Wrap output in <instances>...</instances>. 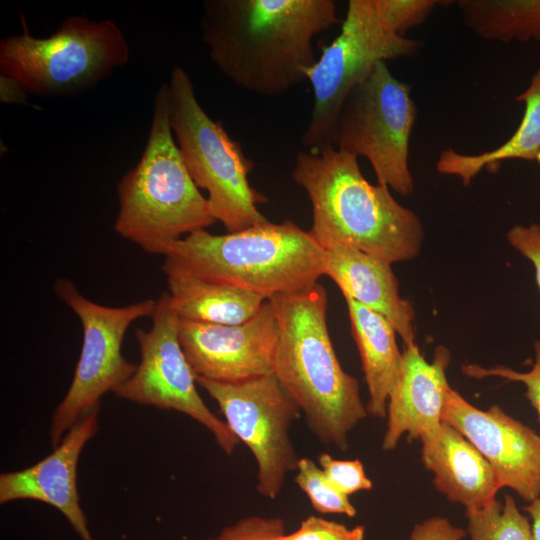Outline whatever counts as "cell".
<instances>
[{
	"mask_svg": "<svg viewBox=\"0 0 540 540\" xmlns=\"http://www.w3.org/2000/svg\"><path fill=\"white\" fill-rule=\"evenodd\" d=\"M163 265L269 299L312 286L324 275L325 249L286 220L215 235L194 231L175 242Z\"/></svg>",
	"mask_w": 540,
	"mask_h": 540,
	"instance_id": "277c9868",
	"label": "cell"
},
{
	"mask_svg": "<svg viewBox=\"0 0 540 540\" xmlns=\"http://www.w3.org/2000/svg\"><path fill=\"white\" fill-rule=\"evenodd\" d=\"M162 270L180 320L236 325L255 316L267 300L257 293L177 268L163 265Z\"/></svg>",
	"mask_w": 540,
	"mask_h": 540,
	"instance_id": "d6986e66",
	"label": "cell"
},
{
	"mask_svg": "<svg viewBox=\"0 0 540 540\" xmlns=\"http://www.w3.org/2000/svg\"><path fill=\"white\" fill-rule=\"evenodd\" d=\"M338 22L333 0H206L200 30L228 80L277 97L307 79L314 37Z\"/></svg>",
	"mask_w": 540,
	"mask_h": 540,
	"instance_id": "6da1fadb",
	"label": "cell"
},
{
	"mask_svg": "<svg viewBox=\"0 0 540 540\" xmlns=\"http://www.w3.org/2000/svg\"><path fill=\"white\" fill-rule=\"evenodd\" d=\"M357 159L333 146L297 153L291 175L311 203L310 233L325 250L353 247L390 264L415 258L422 221L388 187L369 183Z\"/></svg>",
	"mask_w": 540,
	"mask_h": 540,
	"instance_id": "7a4b0ae2",
	"label": "cell"
},
{
	"mask_svg": "<svg viewBox=\"0 0 540 540\" xmlns=\"http://www.w3.org/2000/svg\"><path fill=\"white\" fill-rule=\"evenodd\" d=\"M179 341L195 378L237 383L273 374L275 306L267 299L255 316L236 325L180 320Z\"/></svg>",
	"mask_w": 540,
	"mask_h": 540,
	"instance_id": "4fadbf2b",
	"label": "cell"
},
{
	"mask_svg": "<svg viewBox=\"0 0 540 540\" xmlns=\"http://www.w3.org/2000/svg\"><path fill=\"white\" fill-rule=\"evenodd\" d=\"M524 510L532 519V536L533 540H540V497L529 502V505L524 507Z\"/></svg>",
	"mask_w": 540,
	"mask_h": 540,
	"instance_id": "d6a6232c",
	"label": "cell"
},
{
	"mask_svg": "<svg viewBox=\"0 0 540 540\" xmlns=\"http://www.w3.org/2000/svg\"><path fill=\"white\" fill-rule=\"evenodd\" d=\"M173 135L164 83L155 94L142 156L118 184L119 212L114 223L119 236L149 254L165 256L175 242L216 222Z\"/></svg>",
	"mask_w": 540,
	"mask_h": 540,
	"instance_id": "5b68a950",
	"label": "cell"
},
{
	"mask_svg": "<svg viewBox=\"0 0 540 540\" xmlns=\"http://www.w3.org/2000/svg\"><path fill=\"white\" fill-rule=\"evenodd\" d=\"M538 164L540 165V155L538 156L537 160Z\"/></svg>",
	"mask_w": 540,
	"mask_h": 540,
	"instance_id": "836d02e7",
	"label": "cell"
},
{
	"mask_svg": "<svg viewBox=\"0 0 540 540\" xmlns=\"http://www.w3.org/2000/svg\"><path fill=\"white\" fill-rule=\"evenodd\" d=\"M167 84L172 132L191 178L208 193L215 220L228 232L267 222L257 205L268 199L250 185L254 163L240 143L205 112L183 68L175 67Z\"/></svg>",
	"mask_w": 540,
	"mask_h": 540,
	"instance_id": "52a82bcc",
	"label": "cell"
},
{
	"mask_svg": "<svg viewBox=\"0 0 540 540\" xmlns=\"http://www.w3.org/2000/svg\"><path fill=\"white\" fill-rule=\"evenodd\" d=\"M196 383L215 400L231 432L254 456L258 493L277 498L300 459L289 434L301 413L299 405L274 373L237 383L196 377Z\"/></svg>",
	"mask_w": 540,
	"mask_h": 540,
	"instance_id": "8fae6325",
	"label": "cell"
},
{
	"mask_svg": "<svg viewBox=\"0 0 540 540\" xmlns=\"http://www.w3.org/2000/svg\"><path fill=\"white\" fill-rule=\"evenodd\" d=\"M91 411L63 436L53 452L34 465L0 475V503L36 500L56 508L81 540H94L80 506L77 466L86 443L98 430V412Z\"/></svg>",
	"mask_w": 540,
	"mask_h": 540,
	"instance_id": "9a60e30c",
	"label": "cell"
},
{
	"mask_svg": "<svg viewBox=\"0 0 540 540\" xmlns=\"http://www.w3.org/2000/svg\"><path fill=\"white\" fill-rule=\"evenodd\" d=\"M285 522L279 517L248 516L224 527L208 540H280Z\"/></svg>",
	"mask_w": 540,
	"mask_h": 540,
	"instance_id": "83f0119b",
	"label": "cell"
},
{
	"mask_svg": "<svg viewBox=\"0 0 540 540\" xmlns=\"http://www.w3.org/2000/svg\"><path fill=\"white\" fill-rule=\"evenodd\" d=\"M0 99L4 103H24L28 94L13 80L0 75Z\"/></svg>",
	"mask_w": 540,
	"mask_h": 540,
	"instance_id": "1f68e13d",
	"label": "cell"
},
{
	"mask_svg": "<svg viewBox=\"0 0 540 540\" xmlns=\"http://www.w3.org/2000/svg\"><path fill=\"white\" fill-rule=\"evenodd\" d=\"M422 42L399 35L383 22L376 0H349L338 36L307 73L314 102L301 143L308 151L334 147L339 108L349 91L381 61L415 55Z\"/></svg>",
	"mask_w": 540,
	"mask_h": 540,
	"instance_id": "9c48e42d",
	"label": "cell"
},
{
	"mask_svg": "<svg viewBox=\"0 0 540 540\" xmlns=\"http://www.w3.org/2000/svg\"><path fill=\"white\" fill-rule=\"evenodd\" d=\"M365 528L362 525L348 528L346 525L310 515L299 528L280 540H364Z\"/></svg>",
	"mask_w": 540,
	"mask_h": 540,
	"instance_id": "f1b7e54d",
	"label": "cell"
},
{
	"mask_svg": "<svg viewBox=\"0 0 540 540\" xmlns=\"http://www.w3.org/2000/svg\"><path fill=\"white\" fill-rule=\"evenodd\" d=\"M318 464L327 479L344 495L372 489V482L360 460H338L328 453H320Z\"/></svg>",
	"mask_w": 540,
	"mask_h": 540,
	"instance_id": "484cf974",
	"label": "cell"
},
{
	"mask_svg": "<svg viewBox=\"0 0 540 540\" xmlns=\"http://www.w3.org/2000/svg\"><path fill=\"white\" fill-rule=\"evenodd\" d=\"M54 290L78 316L83 341L71 385L52 415L49 433L53 448L78 420L100 409L104 394L115 393L133 375L137 365L122 355L125 334L134 321L152 317L156 308L153 299L104 306L86 298L65 278L56 280Z\"/></svg>",
	"mask_w": 540,
	"mask_h": 540,
	"instance_id": "30bf717a",
	"label": "cell"
},
{
	"mask_svg": "<svg viewBox=\"0 0 540 540\" xmlns=\"http://www.w3.org/2000/svg\"><path fill=\"white\" fill-rule=\"evenodd\" d=\"M534 350L535 362L528 372H518L504 366L484 368L474 364L464 365L462 370L466 375L474 378L496 376L523 383L526 387V396L540 419V341H535Z\"/></svg>",
	"mask_w": 540,
	"mask_h": 540,
	"instance_id": "4316f807",
	"label": "cell"
},
{
	"mask_svg": "<svg viewBox=\"0 0 540 540\" xmlns=\"http://www.w3.org/2000/svg\"><path fill=\"white\" fill-rule=\"evenodd\" d=\"M23 33L0 41L1 75L28 95L67 96L92 88L129 60L119 26L109 20L70 16L44 38Z\"/></svg>",
	"mask_w": 540,
	"mask_h": 540,
	"instance_id": "8992f818",
	"label": "cell"
},
{
	"mask_svg": "<svg viewBox=\"0 0 540 540\" xmlns=\"http://www.w3.org/2000/svg\"><path fill=\"white\" fill-rule=\"evenodd\" d=\"M516 101L524 104V113L518 128L506 142L479 154H462L447 148L437 160L438 172L457 176L468 185L481 170L495 171L502 161H536L540 155V68Z\"/></svg>",
	"mask_w": 540,
	"mask_h": 540,
	"instance_id": "44dd1931",
	"label": "cell"
},
{
	"mask_svg": "<svg viewBox=\"0 0 540 540\" xmlns=\"http://www.w3.org/2000/svg\"><path fill=\"white\" fill-rule=\"evenodd\" d=\"M151 318L149 330L135 331L140 363L115 394L138 404L175 410L191 417L214 436L227 455H231L239 440L226 422L207 407L196 389L195 375L179 341L180 318L168 292L156 300Z\"/></svg>",
	"mask_w": 540,
	"mask_h": 540,
	"instance_id": "7c38bea8",
	"label": "cell"
},
{
	"mask_svg": "<svg viewBox=\"0 0 540 540\" xmlns=\"http://www.w3.org/2000/svg\"><path fill=\"white\" fill-rule=\"evenodd\" d=\"M324 275L336 283L345 299L384 316L404 346L415 343L414 309L400 295L390 263L353 247L334 246L325 250Z\"/></svg>",
	"mask_w": 540,
	"mask_h": 540,
	"instance_id": "e0dca14e",
	"label": "cell"
},
{
	"mask_svg": "<svg viewBox=\"0 0 540 540\" xmlns=\"http://www.w3.org/2000/svg\"><path fill=\"white\" fill-rule=\"evenodd\" d=\"M450 361L447 348H436L429 363L416 343L405 345L401 370L387 404V430L382 449L393 450L402 435L419 439L435 434L442 422L450 385L446 369Z\"/></svg>",
	"mask_w": 540,
	"mask_h": 540,
	"instance_id": "2e32d148",
	"label": "cell"
},
{
	"mask_svg": "<svg viewBox=\"0 0 540 540\" xmlns=\"http://www.w3.org/2000/svg\"><path fill=\"white\" fill-rule=\"evenodd\" d=\"M345 300L369 392L367 412L374 417L385 418L388 399L402 364V352L396 342L397 332L381 314L352 299Z\"/></svg>",
	"mask_w": 540,
	"mask_h": 540,
	"instance_id": "ffe728a7",
	"label": "cell"
},
{
	"mask_svg": "<svg viewBox=\"0 0 540 540\" xmlns=\"http://www.w3.org/2000/svg\"><path fill=\"white\" fill-rule=\"evenodd\" d=\"M471 540H533L528 518L517 508L515 499L505 495L480 509L466 512Z\"/></svg>",
	"mask_w": 540,
	"mask_h": 540,
	"instance_id": "603a6c76",
	"label": "cell"
},
{
	"mask_svg": "<svg viewBox=\"0 0 540 540\" xmlns=\"http://www.w3.org/2000/svg\"><path fill=\"white\" fill-rule=\"evenodd\" d=\"M507 240L512 247L532 262L536 282L540 289V224L516 225L507 233Z\"/></svg>",
	"mask_w": 540,
	"mask_h": 540,
	"instance_id": "f546056e",
	"label": "cell"
},
{
	"mask_svg": "<svg viewBox=\"0 0 540 540\" xmlns=\"http://www.w3.org/2000/svg\"><path fill=\"white\" fill-rule=\"evenodd\" d=\"M442 419L491 465L502 487L531 502L540 497V436L498 405L480 410L456 390L447 391Z\"/></svg>",
	"mask_w": 540,
	"mask_h": 540,
	"instance_id": "5bb4252c",
	"label": "cell"
},
{
	"mask_svg": "<svg viewBox=\"0 0 540 540\" xmlns=\"http://www.w3.org/2000/svg\"><path fill=\"white\" fill-rule=\"evenodd\" d=\"M462 19L488 41L540 42V0H459Z\"/></svg>",
	"mask_w": 540,
	"mask_h": 540,
	"instance_id": "7402d4cb",
	"label": "cell"
},
{
	"mask_svg": "<svg viewBox=\"0 0 540 540\" xmlns=\"http://www.w3.org/2000/svg\"><path fill=\"white\" fill-rule=\"evenodd\" d=\"M295 483L307 495L313 509L322 514L356 515L349 497L341 493L325 476L312 459L302 457L298 461Z\"/></svg>",
	"mask_w": 540,
	"mask_h": 540,
	"instance_id": "cb8c5ba5",
	"label": "cell"
},
{
	"mask_svg": "<svg viewBox=\"0 0 540 540\" xmlns=\"http://www.w3.org/2000/svg\"><path fill=\"white\" fill-rule=\"evenodd\" d=\"M445 1L438 0H376L385 25L395 33H405L422 24L431 12Z\"/></svg>",
	"mask_w": 540,
	"mask_h": 540,
	"instance_id": "d4e9b609",
	"label": "cell"
},
{
	"mask_svg": "<svg viewBox=\"0 0 540 540\" xmlns=\"http://www.w3.org/2000/svg\"><path fill=\"white\" fill-rule=\"evenodd\" d=\"M464 536V530L448 519L431 517L414 526L410 540H462Z\"/></svg>",
	"mask_w": 540,
	"mask_h": 540,
	"instance_id": "4dcf8cb0",
	"label": "cell"
},
{
	"mask_svg": "<svg viewBox=\"0 0 540 540\" xmlns=\"http://www.w3.org/2000/svg\"><path fill=\"white\" fill-rule=\"evenodd\" d=\"M422 461L434 474V486L466 512L496 500L502 488L491 465L458 430L442 422L439 430L421 440Z\"/></svg>",
	"mask_w": 540,
	"mask_h": 540,
	"instance_id": "ac0fdd59",
	"label": "cell"
},
{
	"mask_svg": "<svg viewBox=\"0 0 540 540\" xmlns=\"http://www.w3.org/2000/svg\"><path fill=\"white\" fill-rule=\"evenodd\" d=\"M278 341L273 373L323 444L348 448L350 431L367 416L358 381L344 371L327 326V293L316 283L269 298Z\"/></svg>",
	"mask_w": 540,
	"mask_h": 540,
	"instance_id": "3957f363",
	"label": "cell"
},
{
	"mask_svg": "<svg viewBox=\"0 0 540 540\" xmlns=\"http://www.w3.org/2000/svg\"><path fill=\"white\" fill-rule=\"evenodd\" d=\"M416 118L410 86L394 77L387 62H378L344 98L337 114L334 147L365 157L378 184L409 196L414 191L409 149Z\"/></svg>",
	"mask_w": 540,
	"mask_h": 540,
	"instance_id": "ba28073f",
	"label": "cell"
}]
</instances>
